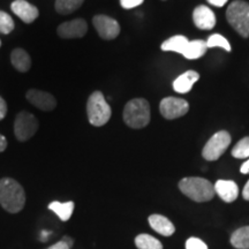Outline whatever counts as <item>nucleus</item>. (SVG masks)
<instances>
[{
  "label": "nucleus",
  "instance_id": "obj_1",
  "mask_svg": "<svg viewBox=\"0 0 249 249\" xmlns=\"http://www.w3.org/2000/svg\"><path fill=\"white\" fill-rule=\"evenodd\" d=\"M0 204L6 211L18 213L26 204V193L17 180L2 178L0 180Z\"/></svg>",
  "mask_w": 249,
  "mask_h": 249
},
{
  "label": "nucleus",
  "instance_id": "obj_2",
  "mask_svg": "<svg viewBox=\"0 0 249 249\" xmlns=\"http://www.w3.org/2000/svg\"><path fill=\"white\" fill-rule=\"evenodd\" d=\"M179 189L187 197L195 202H200V203L213 200L216 194L213 183L209 180L198 178V177H191V178H183L180 180Z\"/></svg>",
  "mask_w": 249,
  "mask_h": 249
},
{
  "label": "nucleus",
  "instance_id": "obj_3",
  "mask_svg": "<svg viewBox=\"0 0 249 249\" xmlns=\"http://www.w3.org/2000/svg\"><path fill=\"white\" fill-rule=\"evenodd\" d=\"M124 121L130 128L141 129L150 123V105L144 98H134L124 108Z\"/></svg>",
  "mask_w": 249,
  "mask_h": 249
},
{
  "label": "nucleus",
  "instance_id": "obj_4",
  "mask_svg": "<svg viewBox=\"0 0 249 249\" xmlns=\"http://www.w3.org/2000/svg\"><path fill=\"white\" fill-rule=\"evenodd\" d=\"M87 114L89 123L95 127L104 126L110 120L111 107L101 91H95L90 95L87 103Z\"/></svg>",
  "mask_w": 249,
  "mask_h": 249
},
{
  "label": "nucleus",
  "instance_id": "obj_5",
  "mask_svg": "<svg viewBox=\"0 0 249 249\" xmlns=\"http://www.w3.org/2000/svg\"><path fill=\"white\" fill-rule=\"evenodd\" d=\"M227 22L231 24L239 35L249 37V4L242 0H235L226 11Z\"/></svg>",
  "mask_w": 249,
  "mask_h": 249
},
{
  "label": "nucleus",
  "instance_id": "obj_6",
  "mask_svg": "<svg viewBox=\"0 0 249 249\" xmlns=\"http://www.w3.org/2000/svg\"><path fill=\"white\" fill-rule=\"evenodd\" d=\"M230 144H231V135L226 130H220L207 142L202 150V156L204 160L209 161L217 160L227 150Z\"/></svg>",
  "mask_w": 249,
  "mask_h": 249
},
{
  "label": "nucleus",
  "instance_id": "obj_7",
  "mask_svg": "<svg viewBox=\"0 0 249 249\" xmlns=\"http://www.w3.org/2000/svg\"><path fill=\"white\" fill-rule=\"evenodd\" d=\"M38 129V121L34 114L22 111L18 114L14 121V134L18 141L24 142L33 138Z\"/></svg>",
  "mask_w": 249,
  "mask_h": 249
},
{
  "label": "nucleus",
  "instance_id": "obj_8",
  "mask_svg": "<svg viewBox=\"0 0 249 249\" xmlns=\"http://www.w3.org/2000/svg\"><path fill=\"white\" fill-rule=\"evenodd\" d=\"M189 104L188 102L182 98L166 97L160 102V111L165 119L173 120L180 118L188 112Z\"/></svg>",
  "mask_w": 249,
  "mask_h": 249
},
{
  "label": "nucleus",
  "instance_id": "obj_9",
  "mask_svg": "<svg viewBox=\"0 0 249 249\" xmlns=\"http://www.w3.org/2000/svg\"><path fill=\"white\" fill-rule=\"evenodd\" d=\"M98 35L104 39H114L120 33V24L118 21L107 15H96L92 20Z\"/></svg>",
  "mask_w": 249,
  "mask_h": 249
},
{
  "label": "nucleus",
  "instance_id": "obj_10",
  "mask_svg": "<svg viewBox=\"0 0 249 249\" xmlns=\"http://www.w3.org/2000/svg\"><path fill=\"white\" fill-rule=\"evenodd\" d=\"M57 31L61 38H81L88 31V24L82 18H76L61 23Z\"/></svg>",
  "mask_w": 249,
  "mask_h": 249
},
{
  "label": "nucleus",
  "instance_id": "obj_11",
  "mask_svg": "<svg viewBox=\"0 0 249 249\" xmlns=\"http://www.w3.org/2000/svg\"><path fill=\"white\" fill-rule=\"evenodd\" d=\"M26 97L31 104L35 105L36 107H38L42 111H52L57 107V101H55L54 96L49 92L40 91V90L37 89H30L27 92Z\"/></svg>",
  "mask_w": 249,
  "mask_h": 249
},
{
  "label": "nucleus",
  "instance_id": "obj_12",
  "mask_svg": "<svg viewBox=\"0 0 249 249\" xmlns=\"http://www.w3.org/2000/svg\"><path fill=\"white\" fill-rule=\"evenodd\" d=\"M193 21L198 29L211 30L216 26V17L208 6L200 5L193 12Z\"/></svg>",
  "mask_w": 249,
  "mask_h": 249
},
{
  "label": "nucleus",
  "instance_id": "obj_13",
  "mask_svg": "<svg viewBox=\"0 0 249 249\" xmlns=\"http://www.w3.org/2000/svg\"><path fill=\"white\" fill-rule=\"evenodd\" d=\"M11 8L13 13L26 23L34 22L39 14L36 6L29 4L26 0H15L12 2Z\"/></svg>",
  "mask_w": 249,
  "mask_h": 249
},
{
  "label": "nucleus",
  "instance_id": "obj_14",
  "mask_svg": "<svg viewBox=\"0 0 249 249\" xmlns=\"http://www.w3.org/2000/svg\"><path fill=\"white\" fill-rule=\"evenodd\" d=\"M213 187L214 193L226 203H231L238 198L239 187L232 180H217Z\"/></svg>",
  "mask_w": 249,
  "mask_h": 249
},
{
  "label": "nucleus",
  "instance_id": "obj_15",
  "mask_svg": "<svg viewBox=\"0 0 249 249\" xmlns=\"http://www.w3.org/2000/svg\"><path fill=\"white\" fill-rule=\"evenodd\" d=\"M200 79V74L195 71H187L177 77L173 82L174 91L179 93H187L193 88V86Z\"/></svg>",
  "mask_w": 249,
  "mask_h": 249
},
{
  "label": "nucleus",
  "instance_id": "obj_16",
  "mask_svg": "<svg viewBox=\"0 0 249 249\" xmlns=\"http://www.w3.org/2000/svg\"><path fill=\"white\" fill-rule=\"evenodd\" d=\"M149 224H150L151 229L155 232L160 233V235L164 236H171L176 232V227L172 224V222L161 214H151L148 219Z\"/></svg>",
  "mask_w": 249,
  "mask_h": 249
},
{
  "label": "nucleus",
  "instance_id": "obj_17",
  "mask_svg": "<svg viewBox=\"0 0 249 249\" xmlns=\"http://www.w3.org/2000/svg\"><path fill=\"white\" fill-rule=\"evenodd\" d=\"M208 50L207 42L202 39H195V40H189L188 44H187L185 52H183L182 55L186 59H198L203 57Z\"/></svg>",
  "mask_w": 249,
  "mask_h": 249
},
{
  "label": "nucleus",
  "instance_id": "obj_18",
  "mask_svg": "<svg viewBox=\"0 0 249 249\" xmlns=\"http://www.w3.org/2000/svg\"><path fill=\"white\" fill-rule=\"evenodd\" d=\"M11 60L13 66L17 68L18 71H28L31 67V59L28 52L24 51L23 49H15L11 54Z\"/></svg>",
  "mask_w": 249,
  "mask_h": 249
},
{
  "label": "nucleus",
  "instance_id": "obj_19",
  "mask_svg": "<svg viewBox=\"0 0 249 249\" xmlns=\"http://www.w3.org/2000/svg\"><path fill=\"white\" fill-rule=\"evenodd\" d=\"M74 207H75V204H74L73 201L64 202V203L58 201H53L49 204L48 208L51 211H53L62 222H67V220H70L71 214H73Z\"/></svg>",
  "mask_w": 249,
  "mask_h": 249
},
{
  "label": "nucleus",
  "instance_id": "obj_20",
  "mask_svg": "<svg viewBox=\"0 0 249 249\" xmlns=\"http://www.w3.org/2000/svg\"><path fill=\"white\" fill-rule=\"evenodd\" d=\"M188 38L182 35H177L171 37V38L166 39L161 44V50L163 51H171V52H177V53L182 54L185 52V49L187 44H188Z\"/></svg>",
  "mask_w": 249,
  "mask_h": 249
},
{
  "label": "nucleus",
  "instance_id": "obj_21",
  "mask_svg": "<svg viewBox=\"0 0 249 249\" xmlns=\"http://www.w3.org/2000/svg\"><path fill=\"white\" fill-rule=\"evenodd\" d=\"M231 245L236 249H249V226H244L233 232Z\"/></svg>",
  "mask_w": 249,
  "mask_h": 249
},
{
  "label": "nucleus",
  "instance_id": "obj_22",
  "mask_svg": "<svg viewBox=\"0 0 249 249\" xmlns=\"http://www.w3.org/2000/svg\"><path fill=\"white\" fill-rule=\"evenodd\" d=\"M135 245L139 249H163L161 242L150 234H139L135 238Z\"/></svg>",
  "mask_w": 249,
  "mask_h": 249
},
{
  "label": "nucleus",
  "instance_id": "obj_23",
  "mask_svg": "<svg viewBox=\"0 0 249 249\" xmlns=\"http://www.w3.org/2000/svg\"><path fill=\"white\" fill-rule=\"evenodd\" d=\"M85 0H57L55 9L59 14H71L82 6Z\"/></svg>",
  "mask_w": 249,
  "mask_h": 249
},
{
  "label": "nucleus",
  "instance_id": "obj_24",
  "mask_svg": "<svg viewBox=\"0 0 249 249\" xmlns=\"http://www.w3.org/2000/svg\"><path fill=\"white\" fill-rule=\"evenodd\" d=\"M207 45H208V49L222 48L227 52H231L232 50L231 44L229 43V40H227L224 36L219 35V34H213V35H211L207 40Z\"/></svg>",
  "mask_w": 249,
  "mask_h": 249
},
{
  "label": "nucleus",
  "instance_id": "obj_25",
  "mask_svg": "<svg viewBox=\"0 0 249 249\" xmlns=\"http://www.w3.org/2000/svg\"><path fill=\"white\" fill-rule=\"evenodd\" d=\"M232 156L239 160L249 158V136L240 140L232 149Z\"/></svg>",
  "mask_w": 249,
  "mask_h": 249
},
{
  "label": "nucleus",
  "instance_id": "obj_26",
  "mask_svg": "<svg viewBox=\"0 0 249 249\" xmlns=\"http://www.w3.org/2000/svg\"><path fill=\"white\" fill-rule=\"evenodd\" d=\"M14 26V21L11 18V15L0 11V33L4 34V35H7V34L13 31Z\"/></svg>",
  "mask_w": 249,
  "mask_h": 249
},
{
  "label": "nucleus",
  "instance_id": "obj_27",
  "mask_svg": "<svg viewBox=\"0 0 249 249\" xmlns=\"http://www.w3.org/2000/svg\"><path fill=\"white\" fill-rule=\"evenodd\" d=\"M186 249H208V246L201 239L192 236V238L187 239Z\"/></svg>",
  "mask_w": 249,
  "mask_h": 249
},
{
  "label": "nucleus",
  "instance_id": "obj_28",
  "mask_svg": "<svg viewBox=\"0 0 249 249\" xmlns=\"http://www.w3.org/2000/svg\"><path fill=\"white\" fill-rule=\"evenodd\" d=\"M144 0H120V5L123 6L124 9H132L138 7L142 4Z\"/></svg>",
  "mask_w": 249,
  "mask_h": 249
},
{
  "label": "nucleus",
  "instance_id": "obj_29",
  "mask_svg": "<svg viewBox=\"0 0 249 249\" xmlns=\"http://www.w3.org/2000/svg\"><path fill=\"white\" fill-rule=\"evenodd\" d=\"M7 113V104L4 101V98L0 96V120H2Z\"/></svg>",
  "mask_w": 249,
  "mask_h": 249
},
{
  "label": "nucleus",
  "instance_id": "obj_30",
  "mask_svg": "<svg viewBox=\"0 0 249 249\" xmlns=\"http://www.w3.org/2000/svg\"><path fill=\"white\" fill-rule=\"evenodd\" d=\"M48 249H71V247L66 244V242L60 240V241H58L57 244L52 245L51 247H49Z\"/></svg>",
  "mask_w": 249,
  "mask_h": 249
},
{
  "label": "nucleus",
  "instance_id": "obj_31",
  "mask_svg": "<svg viewBox=\"0 0 249 249\" xmlns=\"http://www.w3.org/2000/svg\"><path fill=\"white\" fill-rule=\"evenodd\" d=\"M227 1H229V0H208L209 4L216 6V7H223Z\"/></svg>",
  "mask_w": 249,
  "mask_h": 249
},
{
  "label": "nucleus",
  "instance_id": "obj_32",
  "mask_svg": "<svg viewBox=\"0 0 249 249\" xmlns=\"http://www.w3.org/2000/svg\"><path fill=\"white\" fill-rule=\"evenodd\" d=\"M6 148H7V140H6L4 135L0 134V152L4 151Z\"/></svg>",
  "mask_w": 249,
  "mask_h": 249
},
{
  "label": "nucleus",
  "instance_id": "obj_33",
  "mask_svg": "<svg viewBox=\"0 0 249 249\" xmlns=\"http://www.w3.org/2000/svg\"><path fill=\"white\" fill-rule=\"evenodd\" d=\"M240 172H241L242 174H249V158H248L247 160L245 161L244 164L241 165Z\"/></svg>",
  "mask_w": 249,
  "mask_h": 249
},
{
  "label": "nucleus",
  "instance_id": "obj_34",
  "mask_svg": "<svg viewBox=\"0 0 249 249\" xmlns=\"http://www.w3.org/2000/svg\"><path fill=\"white\" fill-rule=\"evenodd\" d=\"M242 196H244V198L246 201H249V180L246 183L244 191H242Z\"/></svg>",
  "mask_w": 249,
  "mask_h": 249
},
{
  "label": "nucleus",
  "instance_id": "obj_35",
  "mask_svg": "<svg viewBox=\"0 0 249 249\" xmlns=\"http://www.w3.org/2000/svg\"><path fill=\"white\" fill-rule=\"evenodd\" d=\"M61 240L64 241V242H66V244H67L68 246H70L71 248L73 247V245H74V240H73V239L71 238V236H67V235H66V236H64V238H62Z\"/></svg>",
  "mask_w": 249,
  "mask_h": 249
},
{
  "label": "nucleus",
  "instance_id": "obj_36",
  "mask_svg": "<svg viewBox=\"0 0 249 249\" xmlns=\"http://www.w3.org/2000/svg\"><path fill=\"white\" fill-rule=\"evenodd\" d=\"M0 46H1V40H0Z\"/></svg>",
  "mask_w": 249,
  "mask_h": 249
}]
</instances>
